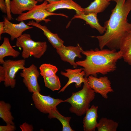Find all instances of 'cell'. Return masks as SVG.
Returning a JSON list of instances; mask_svg holds the SVG:
<instances>
[{
  "label": "cell",
  "mask_w": 131,
  "mask_h": 131,
  "mask_svg": "<svg viewBox=\"0 0 131 131\" xmlns=\"http://www.w3.org/2000/svg\"><path fill=\"white\" fill-rule=\"evenodd\" d=\"M109 19L105 23L106 31L101 36H91L96 38L100 49L107 46L110 49H119L121 40L127 31L131 30V23L128 16L131 10V0H116Z\"/></svg>",
  "instance_id": "cell-1"
},
{
  "label": "cell",
  "mask_w": 131,
  "mask_h": 131,
  "mask_svg": "<svg viewBox=\"0 0 131 131\" xmlns=\"http://www.w3.org/2000/svg\"><path fill=\"white\" fill-rule=\"evenodd\" d=\"M82 54L86 56L84 60L76 62L78 66L83 67L85 73V77L90 75L97 77V74L105 75L115 71L116 68V63L122 58L123 53L115 49L97 48L94 50L84 51Z\"/></svg>",
  "instance_id": "cell-2"
},
{
  "label": "cell",
  "mask_w": 131,
  "mask_h": 131,
  "mask_svg": "<svg viewBox=\"0 0 131 131\" xmlns=\"http://www.w3.org/2000/svg\"><path fill=\"white\" fill-rule=\"evenodd\" d=\"M85 77V80L82 89L77 92L73 93L70 98L64 100V102H68L71 105L69 108L71 112L79 116L86 114L89 108L90 102L95 98L96 93L89 86L88 78Z\"/></svg>",
  "instance_id": "cell-3"
},
{
  "label": "cell",
  "mask_w": 131,
  "mask_h": 131,
  "mask_svg": "<svg viewBox=\"0 0 131 131\" xmlns=\"http://www.w3.org/2000/svg\"><path fill=\"white\" fill-rule=\"evenodd\" d=\"M16 46L22 48V57L24 59L31 56L37 59L40 58L46 51L47 48L46 42L33 41L29 34L25 33L16 39Z\"/></svg>",
  "instance_id": "cell-4"
},
{
  "label": "cell",
  "mask_w": 131,
  "mask_h": 131,
  "mask_svg": "<svg viewBox=\"0 0 131 131\" xmlns=\"http://www.w3.org/2000/svg\"><path fill=\"white\" fill-rule=\"evenodd\" d=\"M48 4V2L45 0L41 4L36 5L30 10L19 15L16 18V20L20 22L28 20L33 19L37 23L43 21L47 23L51 21L49 19H46L50 16L58 15L68 17L67 16L63 14L51 13L47 11L46 8Z\"/></svg>",
  "instance_id": "cell-5"
},
{
  "label": "cell",
  "mask_w": 131,
  "mask_h": 131,
  "mask_svg": "<svg viewBox=\"0 0 131 131\" xmlns=\"http://www.w3.org/2000/svg\"><path fill=\"white\" fill-rule=\"evenodd\" d=\"M25 64L24 59L17 60L8 59L5 61L2 66L5 72L4 84L6 87H10L12 88L15 87L16 74L19 70H22L25 68Z\"/></svg>",
  "instance_id": "cell-6"
},
{
  "label": "cell",
  "mask_w": 131,
  "mask_h": 131,
  "mask_svg": "<svg viewBox=\"0 0 131 131\" xmlns=\"http://www.w3.org/2000/svg\"><path fill=\"white\" fill-rule=\"evenodd\" d=\"M32 98L35 106L40 112L49 114L52 110L57 108L56 106L64 100L55 99L50 95L45 96L39 92L33 93Z\"/></svg>",
  "instance_id": "cell-7"
},
{
  "label": "cell",
  "mask_w": 131,
  "mask_h": 131,
  "mask_svg": "<svg viewBox=\"0 0 131 131\" xmlns=\"http://www.w3.org/2000/svg\"><path fill=\"white\" fill-rule=\"evenodd\" d=\"M40 74L37 66L33 64L28 67H25L20 73V76L23 78V82L29 92L33 93L40 91L38 82Z\"/></svg>",
  "instance_id": "cell-8"
},
{
  "label": "cell",
  "mask_w": 131,
  "mask_h": 131,
  "mask_svg": "<svg viewBox=\"0 0 131 131\" xmlns=\"http://www.w3.org/2000/svg\"><path fill=\"white\" fill-rule=\"evenodd\" d=\"M88 84L90 87L93 90L95 93L100 94L104 98H108L107 94L114 91L111 86V82L106 76L98 78L92 75L87 78Z\"/></svg>",
  "instance_id": "cell-9"
},
{
  "label": "cell",
  "mask_w": 131,
  "mask_h": 131,
  "mask_svg": "<svg viewBox=\"0 0 131 131\" xmlns=\"http://www.w3.org/2000/svg\"><path fill=\"white\" fill-rule=\"evenodd\" d=\"M56 50L61 60L69 63L74 68L78 66L74 61L75 57L82 58L81 53L83 50L79 44L76 46L64 45Z\"/></svg>",
  "instance_id": "cell-10"
},
{
  "label": "cell",
  "mask_w": 131,
  "mask_h": 131,
  "mask_svg": "<svg viewBox=\"0 0 131 131\" xmlns=\"http://www.w3.org/2000/svg\"><path fill=\"white\" fill-rule=\"evenodd\" d=\"M66 72L61 71V74L67 77L68 80L65 86L59 91L58 93L63 92L66 88L70 84L75 83V85L76 88L81 87L82 82L85 80L84 77L85 73L83 70L82 68L74 69H65Z\"/></svg>",
  "instance_id": "cell-11"
},
{
  "label": "cell",
  "mask_w": 131,
  "mask_h": 131,
  "mask_svg": "<svg viewBox=\"0 0 131 131\" xmlns=\"http://www.w3.org/2000/svg\"><path fill=\"white\" fill-rule=\"evenodd\" d=\"M4 33L9 34L12 41L19 37L25 31L33 28L26 24L23 21L18 24H14L10 22L7 17H4Z\"/></svg>",
  "instance_id": "cell-12"
},
{
  "label": "cell",
  "mask_w": 131,
  "mask_h": 131,
  "mask_svg": "<svg viewBox=\"0 0 131 131\" xmlns=\"http://www.w3.org/2000/svg\"><path fill=\"white\" fill-rule=\"evenodd\" d=\"M62 9H74L76 14L84 13V8L73 0H60L48 3L46 8V10L51 13Z\"/></svg>",
  "instance_id": "cell-13"
},
{
  "label": "cell",
  "mask_w": 131,
  "mask_h": 131,
  "mask_svg": "<svg viewBox=\"0 0 131 131\" xmlns=\"http://www.w3.org/2000/svg\"><path fill=\"white\" fill-rule=\"evenodd\" d=\"M27 24L28 25L36 27L41 30L49 42L56 49L64 45V41L59 37L58 34L52 33L46 26L42 25L33 20L29 21Z\"/></svg>",
  "instance_id": "cell-14"
},
{
  "label": "cell",
  "mask_w": 131,
  "mask_h": 131,
  "mask_svg": "<svg viewBox=\"0 0 131 131\" xmlns=\"http://www.w3.org/2000/svg\"><path fill=\"white\" fill-rule=\"evenodd\" d=\"M36 0H12L10 2L11 13L19 15L32 9L38 2Z\"/></svg>",
  "instance_id": "cell-15"
},
{
  "label": "cell",
  "mask_w": 131,
  "mask_h": 131,
  "mask_svg": "<svg viewBox=\"0 0 131 131\" xmlns=\"http://www.w3.org/2000/svg\"><path fill=\"white\" fill-rule=\"evenodd\" d=\"M98 108L97 106L93 105L87 110L83 121L84 131H93L97 128L98 124L97 121Z\"/></svg>",
  "instance_id": "cell-16"
},
{
  "label": "cell",
  "mask_w": 131,
  "mask_h": 131,
  "mask_svg": "<svg viewBox=\"0 0 131 131\" xmlns=\"http://www.w3.org/2000/svg\"><path fill=\"white\" fill-rule=\"evenodd\" d=\"M97 13H90L87 14H76L72 19L78 18L83 20L92 28L96 29L100 34H102L105 32L106 29L99 24L97 17Z\"/></svg>",
  "instance_id": "cell-17"
},
{
  "label": "cell",
  "mask_w": 131,
  "mask_h": 131,
  "mask_svg": "<svg viewBox=\"0 0 131 131\" xmlns=\"http://www.w3.org/2000/svg\"><path fill=\"white\" fill-rule=\"evenodd\" d=\"M119 50L124 61L131 66V30L126 32L121 42Z\"/></svg>",
  "instance_id": "cell-18"
},
{
  "label": "cell",
  "mask_w": 131,
  "mask_h": 131,
  "mask_svg": "<svg viewBox=\"0 0 131 131\" xmlns=\"http://www.w3.org/2000/svg\"><path fill=\"white\" fill-rule=\"evenodd\" d=\"M20 53L14 49L11 45L9 39L4 38L3 42L0 46V64H2L5 62L4 58L6 56H11L14 58L18 57Z\"/></svg>",
  "instance_id": "cell-19"
},
{
  "label": "cell",
  "mask_w": 131,
  "mask_h": 131,
  "mask_svg": "<svg viewBox=\"0 0 131 131\" xmlns=\"http://www.w3.org/2000/svg\"><path fill=\"white\" fill-rule=\"evenodd\" d=\"M110 4L108 0H94L88 7L84 8L83 13L87 14L90 13L102 12Z\"/></svg>",
  "instance_id": "cell-20"
},
{
  "label": "cell",
  "mask_w": 131,
  "mask_h": 131,
  "mask_svg": "<svg viewBox=\"0 0 131 131\" xmlns=\"http://www.w3.org/2000/svg\"><path fill=\"white\" fill-rule=\"evenodd\" d=\"M48 118L50 119L57 118L61 123L62 125L63 131H73L71 127L69 122L71 117H65L59 112L57 108L51 110L49 114Z\"/></svg>",
  "instance_id": "cell-21"
},
{
  "label": "cell",
  "mask_w": 131,
  "mask_h": 131,
  "mask_svg": "<svg viewBox=\"0 0 131 131\" xmlns=\"http://www.w3.org/2000/svg\"><path fill=\"white\" fill-rule=\"evenodd\" d=\"M11 107L9 103H6L3 100L0 101V117L5 122L6 124L15 125L13 121L14 118L10 111Z\"/></svg>",
  "instance_id": "cell-22"
},
{
  "label": "cell",
  "mask_w": 131,
  "mask_h": 131,
  "mask_svg": "<svg viewBox=\"0 0 131 131\" xmlns=\"http://www.w3.org/2000/svg\"><path fill=\"white\" fill-rule=\"evenodd\" d=\"M118 125V123L102 117L99 121L97 128L98 131H116Z\"/></svg>",
  "instance_id": "cell-23"
},
{
  "label": "cell",
  "mask_w": 131,
  "mask_h": 131,
  "mask_svg": "<svg viewBox=\"0 0 131 131\" xmlns=\"http://www.w3.org/2000/svg\"><path fill=\"white\" fill-rule=\"evenodd\" d=\"M46 87L52 91L59 90L61 83L58 77L56 75L48 77H43Z\"/></svg>",
  "instance_id": "cell-24"
},
{
  "label": "cell",
  "mask_w": 131,
  "mask_h": 131,
  "mask_svg": "<svg viewBox=\"0 0 131 131\" xmlns=\"http://www.w3.org/2000/svg\"><path fill=\"white\" fill-rule=\"evenodd\" d=\"M40 74L43 77H48L56 74L58 71L55 66L50 64L44 63L40 66Z\"/></svg>",
  "instance_id": "cell-25"
},
{
  "label": "cell",
  "mask_w": 131,
  "mask_h": 131,
  "mask_svg": "<svg viewBox=\"0 0 131 131\" xmlns=\"http://www.w3.org/2000/svg\"><path fill=\"white\" fill-rule=\"evenodd\" d=\"M16 129L15 125L8 124L5 126H0V131H14Z\"/></svg>",
  "instance_id": "cell-26"
},
{
  "label": "cell",
  "mask_w": 131,
  "mask_h": 131,
  "mask_svg": "<svg viewBox=\"0 0 131 131\" xmlns=\"http://www.w3.org/2000/svg\"><path fill=\"white\" fill-rule=\"evenodd\" d=\"M20 128L22 131H33V128L32 125L25 122L20 125Z\"/></svg>",
  "instance_id": "cell-27"
},
{
  "label": "cell",
  "mask_w": 131,
  "mask_h": 131,
  "mask_svg": "<svg viewBox=\"0 0 131 131\" xmlns=\"http://www.w3.org/2000/svg\"><path fill=\"white\" fill-rule=\"evenodd\" d=\"M7 8V17L9 20H11L13 19L11 14L10 10V0H5Z\"/></svg>",
  "instance_id": "cell-28"
},
{
  "label": "cell",
  "mask_w": 131,
  "mask_h": 131,
  "mask_svg": "<svg viewBox=\"0 0 131 131\" xmlns=\"http://www.w3.org/2000/svg\"><path fill=\"white\" fill-rule=\"evenodd\" d=\"M0 8L2 13L7 14V8L5 0H0Z\"/></svg>",
  "instance_id": "cell-29"
},
{
  "label": "cell",
  "mask_w": 131,
  "mask_h": 131,
  "mask_svg": "<svg viewBox=\"0 0 131 131\" xmlns=\"http://www.w3.org/2000/svg\"><path fill=\"white\" fill-rule=\"evenodd\" d=\"M5 72L2 66H0V82L4 81L5 79Z\"/></svg>",
  "instance_id": "cell-30"
},
{
  "label": "cell",
  "mask_w": 131,
  "mask_h": 131,
  "mask_svg": "<svg viewBox=\"0 0 131 131\" xmlns=\"http://www.w3.org/2000/svg\"><path fill=\"white\" fill-rule=\"evenodd\" d=\"M4 22L2 21L0 22V40H1V35L4 33Z\"/></svg>",
  "instance_id": "cell-31"
},
{
  "label": "cell",
  "mask_w": 131,
  "mask_h": 131,
  "mask_svg": "<svg viewBox=\"0 0 131 131\" xmlns=\"http://www.w3.org/2000/svg\"><path fill=\"white\" fill-rule=\"evenodd\" d=\"M60 0H36L38 2H41L43 1H46L48 2L49 3L56 1H59Z\"/></svg>",
  "instance_id": "cell-32"
},
{
  "label": "cell",
  "mask_w": 131,
  "mask_h": 131,
  "mask_svg": "<svg viewBox=\"0 0 131 131\" xmlns=\"http://www.w3.org/2000/svg\"><path fill=\"white\" fill-rule=\"evenodd\" d=\"M108 0L109 1H115L116 0Z\"/></svg>",
  "instance_id": "cell-33"
}]
</instances>
